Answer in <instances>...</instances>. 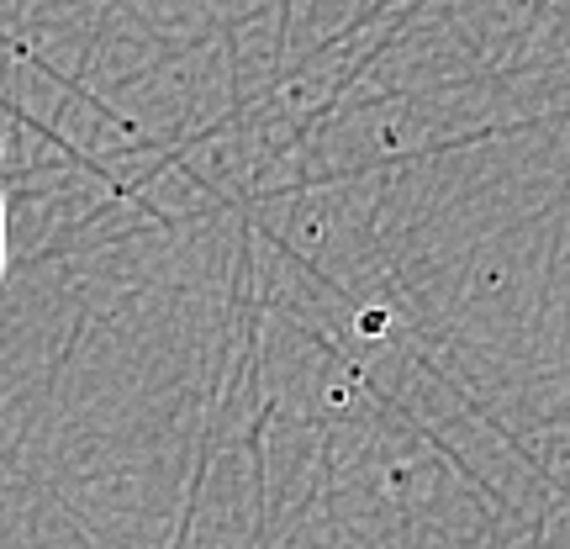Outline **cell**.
I'll use <instances>...</instances> for the list:
<instances>
[{
    "label": "cell",
    "mask_w": 570,
    "mask_h": 549,
    "mask_svg": "<svg viewBox=\"0 0 570 549\" xmlns=\"http://www.w3.org/2000/svg\"><path fill=\"white\" fill-rule=\"evenodd\" d=\"M6 259L11 254H6V196H0V281H6Z\"/></svg>",
    "instance_id": "obj_1"
},
{
    "label": "cell",
    "mask_w": 570,
    "mask_h": 549,
    "mask_svg": "<svg viewBox=\"0 0 570 549\" xmlns=\"http://www.w3.org/2000/svg\"><path fill=\"white\" fill-rule=\"evenodd\" d=\"M0 164H6V138H0Z\"/></svg>",
    "instance_id": "obj_2"
}]
</instances>
